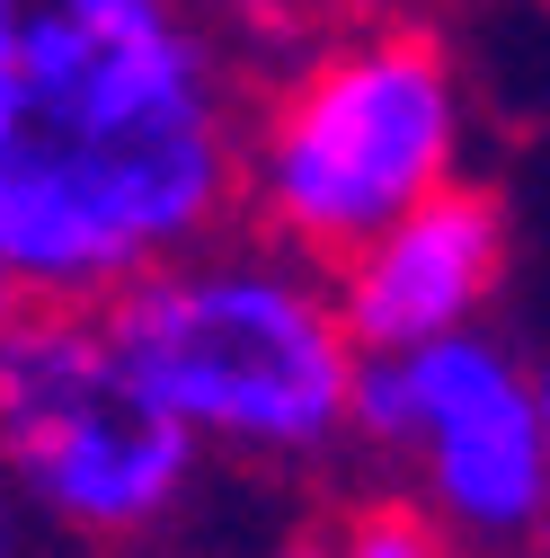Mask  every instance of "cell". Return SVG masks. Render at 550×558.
Listing matches in <instances>:
<instances>
[{
    "mask_svg": "<svg viewBox=\"0 0 550 558\" xmlns=\"http://www.w3.org/2000/svg\"><path fill=\"white\" fill-rule=\"evenodd\" d=\"M231 89L169 0H0V284L116 302L223 222Z\"/></svg>",
    "mask_w": 550,
    "mask_h": 558,
    "instance_id": "6da1fadb",
    "label": "cell"
},
{
    "mask_svg": "<svg viewBox=\"0 0 550 558\" xmlns=\"http://www.w3.org/2000/svg\"><path fill=\"white\" fill-rule=\"evenodd\" d=\"M116 364L195 444L249 461H311L347 435L356 345L328 293L285 257H169L107 302Z\"/></svg>",
    "mask_w": 550,
    "mask_h": 558,
    "instance_id": "7a4b0ae2",
    "label": "cell"
},
{
    "mask_svg": "<svg viewBox=\"0 0 550 558\" xmlns=\"http://www.w3.org/2000/svg\"><path fill=\"white\" fill-rule=\"evenodd\" d=\"M453 160H462L453 53L418 27H382V36L328 45L275 98L249 151V195L285 248L347 266L399 214L444 195Z\"/></svg>",
    "mask_w": 550,
    "mask_h": 558,
    "instance_id": "3957f363",
    "label": "cell"
},
{
    "mask_svg": "<svg viewBox=\"0 0 550 558\" xmlns=\"http://www.w3.org/2000/svg\"><path fill=\"white\" fill-rule=\"evenodd\" d=\"M195 478V435L116 364L89 311H19L0 328V487L72 532H143Z\"/></svg>",
    "mask_w": 550,
    "mask_h": 558,
    "instance_id": "277c9868",
    "label": "cell"
},
{
    "mask_svg": "<svg viewBox=\"0 0 550 558\" xmlns=\"http://www.w3.org/2000/svg\"><path fill=\"white\" fill-rule=\"evenodd\" d=\"M347 426L382 452H427V497L470 541H533L550 523V452L533 416V373L498 337H435L408 355H356Z\"/></svg>",
    "mask_w": 550,
    "mask_h": 558,
    "instance_id": "5b68a950",
    "label": "cell"
},
{
    "mask_svg": "<svg viewBox=\"0 0 550 558\" xmlns=\"http://www.w3.org/2000/svg\"><path fill=\"white\" fill-rule=\"evenodd\" d=\"M506 275V204L489 186H444L418 214H399L382 240H364L337 266V337L356 355H408V345H435L479 328Z\"/></svg>",
    "mask_w": 550,
    "mask_h": 558,
    "instance_id": "8992f818",
    "label": "cell"
},
{
    "mask_svg": "<svg viewBox=\"0 0 550 558\" xmlns=\"http://www.w3.org/2000/svg\"><path fill=\"white\" fill-rule=\"evenodd\" d=\"M337 558H453V549H444L435 514H418V506H364L337 532Z\"/></svg>",
    "mask_w": 550,
    "mask_h": 558,
    "instance_id": "52a82bcc",
    "label": "cell"
},
{
    "mask_svg": "<svg viewBox=\"0 0 550 558\" xmlns=\"http://www.w3.org/2000/svg\"><path fill=\"white\" fill-rule=\"evenodd\" d=\"M533 416H541V452H550V364L533 373Z\"/></svg>",
    "mask_w": 550,
    "mask_h": 558,
    "instance_id": "ba28073f",
    "label": "cell"
},
{
    "mask_svg": "<svg viewBox=\"0 0 550 558\" xmlns=\"http://www.w3.org/2000/svg\"><path fill=\"white\" fill-rule=\"evenodd\" d=\"M0 558H19V523H10V487H0Z\"/></svg>",
    "mask_w": 550,
    "mask_h": 558,
    "instance_id": "9c48e42d",
    "label": "cell"
},
{
    "mask_svg": "<svg viewBox=\"0 0 550 558\" xmlns=\"http://www.w3.org/2000/svg\"><path fill=\"white\" fill-rule=\"evenodd\" d=\"M275 558H337V541H285Z\"/></svg>",
    "mask_w": 550,
    "mask_h": 558,
    "instance_id": "30bf717a",
    "label": "cell"
},
{
    "mask_svg": "<svg viewBox=\"0 0 550 558\" xmlns=\"http://www.w3.org/2000/svg\"><path fill=\"white\" fill-rule=\"evenodd\" d=\"M19 311H27V302H19V293H10V284H0V328H10V319H19Z\"/></svg>",
    "mask_w": 550,
    "mask_h": 558,
    "instance_id": "8fae6325",
    "label": "cell"
}]
</instances>
